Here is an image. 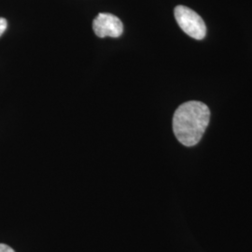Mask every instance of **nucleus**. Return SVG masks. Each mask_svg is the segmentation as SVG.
I'll list each match as a JSON object with an SVG mask.
<instances>
[{
    "label": "nucleus",
    "instance_id": "nucleus-4",
    "mask_svg": "<svg viewBox=\"0 0 252 252\" xmlns=\"http://www.w3.org/2000/svg\"><path fill=\"white\" fill-rule=\"evenodd\" d=\"M8 27V23L7 20L4 18H0V36L3 35V33L6 31Z\"/></svg>",
    "mask_w": 252,
    "mask_h": 252
},
{
    "label": "nucleus",
    "instance_id": "nucleus-5",
    "mask_svg": "<svg viewBox=\"0 0 252 252\" xmlns=\"http://www.w3.org/2000/svg\"><path fill=\"white\" fill-rule=\"evenodd\" d=\"M0 252H15L13 249L6 244L0 243Z\"/></svg>",
    "mask_w": 252,
    "mask_h": 252
},
{
    "label": "nucleus",
    "instance_id": "nucleus-3",
    "mask_svg": "<svg viewBox=\"0 0 252 252\" xmlns=\"http://www.w3.org/2000/svg\"><path fill=\"white\" fill-rule=\"evenodd\" d=\"M93 29L99 37H119L124 32V25L111 13H99L93 22Z\"/></svg>",
    "mask_w": 252,
    "mask_h": 252
},
{
    "label": "nucleus",
    "instance_id": "nucleus-2",
    "mask_svg": "<svg viewBox=\"0 0 252 252\" xmlns=\"http://www.w3.org/2000/svg\"><path fill=\"white\" fill-rule=\"evenodd\" d=\"M174 13L178 25L188 36L198 40L206 36V24L194 10L185 6H178L175 8Z\"/></svg>",
    "mask_w": 252,
    "mask_h": 252
},
{
    "label": "nucleus",
    "instance_id": "nucleus-1",
    "mask_svg": "<svg viewBox=\"0 0 252 252\" xmlns=\"http://www.w3.org/2000/svg\"><path fill=\"white\" fill-rule=\"evenodd\" d=\"M210 120V110L206 104L189 101L180 105L174 113L173 132L180 143L192 147L200 142Z\"/></svg>",
    "mask_w": 252,
    "mask_h": 252
}]
</instances>
